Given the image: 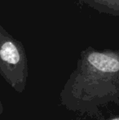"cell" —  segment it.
<instances>
[{
	"instance_id": "3957f363",
	"label": "cell",
	"mask_w": 119,
	"mask_h": 120,
	"mask_svg": "<svg viewBox=\"0 0 119 120\" xmlns=\"http://www.w3.org/2000/svg\"><path fill=\"white\" fill-rule=\"evenodd\" d=\"M113 120H119V118H118V119H113Z\"/></svg>"
},
{
	"instance_id": "7a4b0ae2",
	"label": "cell",
	"mask_w": 119,
	"mask_h": 120,
	"mask_svg": "<svg viewBox=\"0 0 119 120\" xmlns=\"http://www.w3.org/2000/svg\"><path fill=\"white\" fill-rule=\"evenodd\" d=\"M100 13L119 16V0H80Z\"/></svg>"
},
{
	"instance_id": "6da1fadb",
	"label": "cell",
	"mask_w": 119,
	"mask_h": 120,
	"mask_svg": "<svg viewBox=\"0 0 119 120\" xmlns=\"http://www.w3.org/2000/svg\"><path fill=\"white\" fill-rule=\"evenodd\" d=\"M25 65L23 45L0 25V67L6 72H21Z\"/></svg>"
}]
</instances>
